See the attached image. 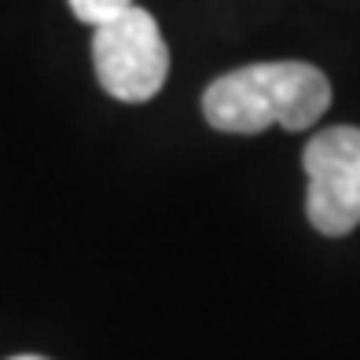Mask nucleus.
I'll return each instance as SVG.
<instances>
[{
	"label": "nucleus",
	"instance_id": "2",
	"mask_svg": "<svg viewBox=\"0 0 360 360\" xmlns=\"http://www.w3.org/2000/svg\"><path fill=\"white\" fill-rule=\"evenodd\" d=\"M96 81L122 103H147L169 77V52L158 22L143 8H125L96 26L92 37Z\"/></svg>",
	"mask_w": 360,
	"mask_h": 360
},
{
	"label": "nucleus",
	"instance_id": "4",
	"mask_svg": "<svg viewBox=\"0 0 360 360\" xmlns=\"http://www.w3.org/2000/svg\"><path fill=\"white\" fill-rule=\"evenodd\" d=\"M70 11L77 15L81 22H89V26H100L107 19H114L118 11L125 8H133V0H67Z\"/></svg>",
	"mask_w": 360,
	"mask_h": 360
},
{
	"label": "nucleus",
	"instance_id": "1",
	"mask_svg": "<svg viewBox=\"0 0 360 360\" xmlns=\"http://www.w3.org/2000/svg\"><path fill=\"white\" fill-rule=\"evenodd\" d=\"M331 107V81L313 63H254L221 74L202 96V114L217 133L257 136L280 125L287 133L316 125Z\"/></svg>",
	"mask_w": 360,
	"mask_h": 360
},
{
	"label": "nucleus",
	"instance_id": "3",
	"mask_svg": "<svg viewBox=\"0 0 360 360\" xmlns=\"http://www.w3.org/2000/svg\"><path fill=\"white\" fill-rule=\"evenodd\" d=\"M302 166L309 176L305 214L323 236H349L360 224V129L335 125L305 143Z\"/></svg>",
	"mask_w": 360,
	"mask_h": 360
},
{
	"label": "nucleus",
	"instance_id": "5",
	"mask_svg": "<svg viewBox=\"0 0 360 360\" xmlns=\"http://www.w3.org/2000/svg\"><path fill=\"white\" fill-rule=\"evenodd\" d=\"M11 360H44V356H11Z\"/></svg>",
	"mask_w": 360,
	"mask_h": 360
}]
</instances>
